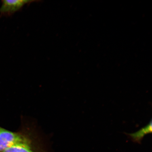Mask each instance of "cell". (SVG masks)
Returning a JSON list of instances; mask_svg holds the SVG:
<instances>
[{
    "instance_id": "cell-4",
    "label": "cell",
    "mask_w": 152,
    "mask_h": 152,
    "mask_svg": "<svg viewBox=\"0 0 152 152\" xmlns=\"http://www.w3.org/2000/svg\"><path fill=\"white\" fill-rule=\"evenodd\" d=\"M2 152H33L28 142H21L7 148Z\"/></svg>"
},
{
    "instance_id": "cell-1",
    "label": "cell",
    "mask_w": 152,
    "mask_h": 152,
    "mask_svg": "<svg viewBox=\"0 0 152 152\" xmlns=\"http://www.w3.org/2000/svg\"><path fill=\"white\" fill-rule=\"evenodd\" d=\"M21 142H28V141L22 135L0 127V152Z\"/></svg>"
},
{
    "instance_id": "cell-3",
    "label": "cell",
    "mask_w": 152,
    "mask_h": 152,
    "mask_svg": "<svg viewBox=\"0 0 152 152\" xmlns=\"http://www.w3.org/2000/svg\"><path fill=\"white\" fill-rule=\"evenodd\" d=\"M152 125V120L151 119L147 125L140 129L138 132L132 133V134H126V133L125 134L129 137V138L134 143L140 144L144 137L146 134L151 133Z\"/></svg>"
},
{
    "instance_id": "cell-2",
    "label": "cell",
    "mask_w": 152,
    "mask_h": 152,
    "mask_svg": "<svg viewBox=\"0 0 152 152\" xmlns=\"http://www.w3.org/2000/svg\"><path fill=\"white\" fill-rule=\"evenodd\" d=\"M37 1H40L3 0L2 1L1 6L0 8V14L1 16H10L20 10L25 5Z\"/></svg>"
}]
</instances>
